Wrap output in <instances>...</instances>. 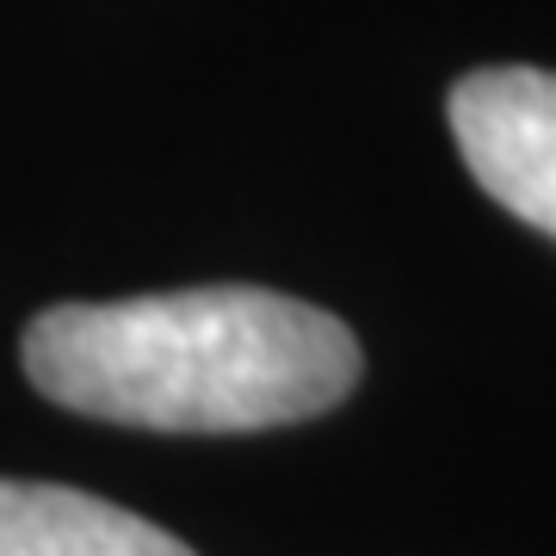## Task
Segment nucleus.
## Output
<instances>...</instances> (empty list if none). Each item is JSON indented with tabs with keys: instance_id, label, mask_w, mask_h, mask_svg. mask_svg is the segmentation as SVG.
I'll return each mask as SVG.
<instances>
[{
	"instance_id": "obj_1",
	"label": "nucleus",
	"mask_w": 556,
	"mask_h": 556,
	"mask_svg": "<svg viewBox=\"0 0 556 556\" xmlns=\"http://www.w3.org/2000/svg\"><path fill=\"white\" fill-rule=\"evenodd\" d=\"M358 340L328 309L260 285L56 303L25 328V378L50 402L149 433H260L353 396Z\"/></svg>"
},
{
	"instance_id": "obj_2",
	"label": "nucleus",
	"mask_w": 556,
	"mask_h": 556,
	"mask_svg": "<svg viewBox=\"0 0 556 556\" xmlns=\"http://www.w3.org/2000/svg\"><path fill=\"white\" fill-rule=\"evenodd\" d=\"M452 137L495 204L556 241V75L551 68H470L452 87Z\"/></svg>"
},
{
	"instance_id": "obj_3",
	"label": "nucleus",
	"mask_w": 556,
	"mask_h": 556,
	"mask_svg": "<svg viewBox=\"0 0 556 556\" xmlns=\"http://www.w3.org/2000/svg\"><path fill=\"white\" fill-rule=\"evenodd\" d=\"M0 556H192L174 532L62 482L0 477Z\"/></svg>"
}]
</instances>
